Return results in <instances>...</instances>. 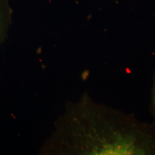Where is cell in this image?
<instances>
[{"label": "cell", "instance_id": "6da1fadb", "mask_svg": "<svg viewBox=\"0 0 155 155\" xmlns=\"http://www.w3.org/2000/svg\"><path fill=\"white\" fill-rule=\"evenodd\" d=\"M80 140L91 155H155V124L97 104L86 97L81 106Z\"/></svg>", "mask_w": 155, "mask_h": 155}, {"label": "cell", "instance_id": "7a4b0ae2", "mask_svg": "<svg viewBox=\"0 0 155 155\" xmlns=\"http://www.w3.org/2000/svg\"><path fill=\"white\" fill-rule=\"evenodd\" d=\"M12 9L9 0H0V45L7 37L12 22Z\"/></svg>", "mask_w": 155, "mask_h": 155}, {"label": "cell", "instance_id": "3957f363", "mask_svg": "<svg viewBox=\"0 0 155 155\" xmlns=\"http://www.w3.org/2000/svg\"><path fill=\"white\" fill-rule=\"evenodd\" d=\"M150 113L153 118V122L155 124V70L152 78V85L151 89V97L150 103Z\"/></svg>", "mask_w": 155, "mask_h": 155}]
</instances>
